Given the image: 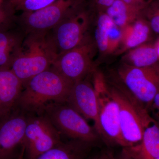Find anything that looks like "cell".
I'll return each instance as SVG.
<instances>
[{"label":"cell","instance_id":"ffe728a7","mask_svg":"<svg viewBox=\"0 0 159 159\" xmlns=\"http://www.w3.org/2000/svg\"><path fill=\"white\" fill-rule=\"evenodd\" d=\"M20 48L19 41L16 36L8 32L0 31V67H10Z\"/></svg>","mask_w":159,"mask_h":159},{"label":"cell","instance_id":"277c9868","mask_svg":"<svg viewBox=\"0 0 159 159\" xmlns=\"http://www.w3.org/2000/svg\"><path fill=\"white\" fill-rule=\"evenodd\" d=\"M46 115L60 134L71 140L93 144L99 138L95 128L77 111L65 103H53L46 107Z\"/></svg>","mask_w":159,"mask_h":159},{"label":"cell","instance_id":"ba28073f","mask_svg":"<svg viewBox=\"0 0 159 159\" xmlns=\"http://www.w3.org/2000/svg\"><path fill=\"white\" fill-rule=\"evenodd\" d=\"M97 48L95 42L88 37L81 44L58 55L52 67L74 83L83 80L93 70Z\"/></svg>","mask_w":159,"mask_h":159},{"label":"cell","instance_id":"603a6c76","mask_svg":"<svg viewBox=\"0 0 159 159\" xmlns=\"http://www.w3.org/2000/svg\"><path fill=\"white\" fill-rule=\"evenodd\" d=\"M149 109L152 111L155 117L154 119L159 125V93L155 97Z\"/></svg>","mask_w":159,"mask_h":159},{"label":"cell","instance_id":"4316f807","mask_svg":"<svg viewBox=\"0 0 159 159\" xmlns=\"http://www.w3.org/2000/svg\"><path fill=\"white\" fill-rule=\"evenodd\" d=\"M97 159H117L112 153L110 152H103Z\"/></svg>","mask_w":159,"mask_h":159},{"label":"cell","instance_id":"4dcf8cb0","mask_svg":"<svg viewBox=\"0 0 159 159\" xmlns=\"http://www.w3.org/2000/svg\"><path fill=\"white\" fill-rule=\"evenodd\" d=\"M156 49L158 55L159 57V39L157 42L154 45Z\"/></svg>","mask_w":159,"mask_h":159},{"label":"cell","instance_id":"484cf974","mask_svg":"<svg viewBox=\"0 0 159 159\" xmlns=\"http://www.w3.org/2000/svg\"><path fill=\"white\" fill-rule=\"evenodd\" d=\"M124 2L132 5H145L147 3L148 1L145 0H122Z\"/></svg>","mask_w":159,"mask_h":159},{"label":"cell","instance_id":"9c48e42d","mask_svg":"<svg viewBox=\"0 0 159 159\" xmlns=\"http://www.w3.org/2000/svg\"><path fill=\"white\" fill-rule=\"evenodd\" d=\"M79 7L54 29L52 36L59 55L80 45L88 38L89 16Z\"/></svg>","mask_w":159,"mask_h":159},{"label":"cell","instance_id":"5bb4252c","mask_svg":"<svg viewBox=\"0 0 159 159\" xmlns=\"http://www.w3.org/2000/svg\"><path fill=\"white\" fill-rule=\"evenodd\" d=\"M122 30L114 24L105 11H99L95 32L96 45L103 54L113 53L121 44Z\"/></svg>","mask_w":159,"mask_h":159},{"label":"cell","instance_id":"8992f818","mask_svg":"<svg viewBox=\"0 0 159 159\" xmlns=\"http://www.w3.org/2000/svg\"><path fill=\"white\" fill-rule=\"evenodd\" d=\"M60 134L45 114L28 116L24 142L28 159H35L60 144Z\"/></svg>","mask_w":159,"mask_h":159},{"label":"cell","instance_id":"8fae6325","mask_svg":"<svg viewBox=\"0 0 159 159\" xmlns=\"http://www.w3.org/2000/svg\"><path fill=\"white\" fill-rule=\"evenodd\" d=\"M16 108L0 118V159H15L16 150L24 145L28 116Z\"/></svg>","mask_w":159,"mask_h":159},{"label":"cell","instance_id":"d6a6232c","mask_svg":"<svg viewBox=\"0 0 159 159\" xmlns=\"http://www.w3.org/2000/svg\"><path fill=\"white\" fill-rule=\"evenodd\" d=\"M156 159H159V158H157Z\"/></svg>","mask_w":159,"mask_h":159},{"label":"cell","instance_id":"9a60e30c","mask_svg":"<svg viewBox=\"0 0 159 159\" xmlns=\"http://www.w3.org/2000/svg\"><path fill=\"white\" fill-rule=\"evenodd\" d=\"M132 159H156L159 157V125L149 116L139 144L125 148Z\"/></svg>","mask_w":159,"mask_h":159},{"label":"cell","instance_id":"cb8c5ba5","mask_svg":"<svg viewBox=\"0 0 159 159\" xmlns=\"http://www.w3.org/2000/svg\"><path fill=\"white\" fill-rule=\"evenodd\" d=\"M94 5L99 11H105L115 0H92Z\"/></svg>","mask_w":159,"mask_h":159},{"label":"cell","instance_id":"83f0119b","mask_svg":"<svg viewBox=\"0 0 159 159\" xmlns=\"http://www.w3.org/2000/svg\"><path fill=\"white\" fill-rule=\"evenodd\" d=\"M121 159H132L126 148H125L122 151Z\"/></svg>","mask_w":159,"mask_h":159},{"label":"cell","instance_id":"7a4b0ae2","mask_svg":"<svg viewBox=\"0 0 159 159\" xmlns=\"http://www.w3.org/2000/svg\"><path fill=\"white\" fill-rule=\"evenodd\" d=\"M52 35L31 32L12 60L10 68L23 85L52 67L58 56Z\"/></svg>","mask_w":159,"mask_h":159},{"label":"cell","instance_id":"f1b7e54d","mask_svg":"<svg viewBox=\"0 0 159 159\" xmlns=\"http://www.w3.org/2000/svg\"><path fill=\"white\" fill-rule=\"evenodd\" d=\"M25 154V147L23 145L18 155L17 156V157L15 159H24V156Z\"/></svg>","mask_w":159,"mask_h":159},{"label":"cell","instance_id":"e0dca14e","mask_svg":"<svg viewBox=\"0 0 159 159\" xmlns=\"http://www.w3.org/2000/svg\"><path fill=\"white\" fill-rule=\"evenodd\" d=\"M92 145L77 140L62 142L35 159H85Z\"/></svg>","mask_w":159,"mask_h":159},{"label":"cell","instance_id":"5b68a950","mask_svg":"<svg viewBox=\"0 0 159 159\" xmlns=\"http://www.w3.org/2000/svg\"><path fill=\"white\" fill-rule=\"evenodd\" d=\"M118 75L128 93L149 109L159 93V61L145 67H135L123 63L118 69Z\"/></svg>","mask_w":159,"mask_h":159},{"label":"cell","instance_id":"44dd1931","mask_svg":"<svg viewBox=\"0 0 159 159\" xmlns=\"http://www.w3.org/2000/svg\"><path fill=\"white\" fill-rule=\"evenodd\" d=\"M142 16L148 22L151 30L159 34V0L148 1Z\"/></svg>","mask_w":159,"mask_h":159},{"label":"cell","instance_id":"d4e9b609","mask_svg":"<svg viewBox=\"0 0 159 159\" xmlns=\"http://www.w3.org/2000/svg\"><path fill=\"white\" fill-rule=\"evenodd\" d=\"M3 0H0V25L3 24L6 21V15L2 8Z\"/></svg>","mask_w":159,"mask_h":159},{"label":"cell","instance_id":"ac0fdd59","mask_svg":"<svg viewBox=\"0 0 159 159\" xmlns=\"http://www.w3.org/2000/svg\"><path fill=\"white\" fill-rule=\"evenodd\" d=\"M151 29L148 22L141 16L122 30V52L130 50L144 44L150 35Z\"/></svg>","mask_w":159,"mask_h":159},{"label":"cell","instance_id":"1f68e13d","mask_svg":"<svg viewBox=\"0 0 159 159\" xmlns=\"http://www.w3.org/2000/svg\"><path fill=\"white\" fill-rule=\"evenodd\" d=\"M90 159H97V158H91Z\"/></svg>","mask_w":159,"mask_h":159},{"label":"cell","instance_id":"4fadbf2b","mask_svg":"<svg viewBox=\"0 0 159 159\" xmlns=\"http://www.w3.org/2000/svg\"><path fill=\"white\" fill-rule=\"evenodd\" d=\"M23 89L22 83L11 69L0 67V118L17 108Z\"/></svg>","mask_w":159,"mask_h":159},{"label":"cell","instance_id":"7402d4cb","mask_svg":"<svg viewBox=\"0 0 159 159\" xmlns=\"http://www.w3.org/2000/svg\"><path fill=\"white\" fill-rule=\"evenodd\" d=\"M56 0H24L17 7L25 12H32L49 6Z\"/></svg>","mask_w":159,"mask_h":159},{"label":"cell","instance_id":"30bf717a","mask_svg":"<svg viewBox=\"0 0 159 159\" xmlns=\"http://www.w3.org/2000/svg\"><path fill=\"white\" fill-rule=\"evenodd\" d=\"M81 0H56L49 6L26 12L25 22L31 32H46L54 29L80 6Z\"/></svg>","mask_w":159,"mask_h":159},{"label":"cell","instance_id":"d6986e66","mask_svg":"<svg viewBox=\"0 0 159 159\" xmlns=\"http://www.w3.org/2000/svg\"><path fill=\"white\" fill-rule=\"evenodd\" d=\"M124 63L135 67H145L159 61V57L154 45L143 44L129 51L123 57Z\"/></svg>","mask_w":159,"mask_h":159},{"label":"cell","instance_id":"52a82bcc","mask_svg":"<svg viewBox=\"0 0 159 159\" xmlns=\"http://www.w3.org/2000/svg\"><path fill=\"white\" fill-rule=\"evenodd\" d=\"M94 89L98 97L99 135L112 143L125 147L121 134L119 106L112 97L102 78L97 76Z\"/></svg>","mask_w":159,"mask_h":159},{"label":"cell","instance_id":"6da1fadb","mask_svg":"<svg viewBox=\"0 0 159 159\" xmlns=\"http://www.w3.org/2000/svg\"><path fill=\"white\" fill-rule=\"evenodd\" d=\"M74 84L51 67L23 85L17 108L30 115H42L49 104L66 102Z\"/></svg>","mask_w":159,"mask_h":159},{"label":"cell","instance_id":"2e32d148","mask_svg":"<svg viewBox=\"0 0 159 159\" xmlns=\"http://www.w3.org/2000/svg\"><path fill=\"white\" fill-rule=\"evenodd\" d=\"M147 3L132 5L122 0H115L104 11L114 24L122 30L142 16V11Z\"/></svg>","mask_w":159,"mask_h":159},{"label":"cell","instance_id":"f546056e","mask_svg":"<svg viewBox=\"0 0 159 159\" xmlns=\"http://www.w3.org/2000/svg\"><path fill=\"white\" fill-rule=\"evenodd\" d=\"M10 2L13 5V6H16L18 7L23 2L24 0H9Z\"/></svg>","mask_w":159,"mask_h":159},{"label":"cell","instance_id":"7c38bea8","mask_svg":"<svg viewBox=\"0 0 159 159\" xmlns=\"http://www.w3.org/2000/svg\"><path fill=\"white\" fill-rule=\"evenodd\" d=\"M66 103L86 120L93 121L99 135L98 97L94 86L84 79L74 83Z\"/></svg>","mask_w":159,"mask_h":159},{"label":"cell","instance_id":"3957f363","mask_svg":"<svg viewBox=\"0 0 159 159\" xmlns=\"http://www.w3.org/2000/svg\"><path fill=\"white\" fill-rule=\"evenodd\" d=\"M119 106L121 134L125 148L139 144L149 116L148 109L134 98L126 90L108 87Z\"/></svg>","mask_w":159,"mask_h":159}]
</instances>
